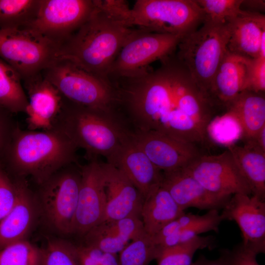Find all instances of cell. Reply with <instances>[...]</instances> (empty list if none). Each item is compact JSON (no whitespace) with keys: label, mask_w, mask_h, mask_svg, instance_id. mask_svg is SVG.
Returning <instances> with one entry per match:
<instances>
[{"label":"cell","mask_w":265,"mask_h":265,"mask_svg":"<svg viewBox=\"0 0 265 265\" xmlns=\"http://www.w3.org/2000/svg\"><path fill=\"white\" fill-rule=\"evenodd\" d=\"M86 21L59 48L57 59L68 60L104 80L133 28L112 17L94 0Z\"/></svg>","instance_id":"obj_3"},{"label":"cell","mask_w":265,"mask_h":265,"mask_svg":"<svg viewBox=\"0 0 265 265\" xmlns=\"http://www.w3.org/2000/svg\"><path fill=\"white\" fill-rule=\"evenodd\" d=\"M238 120L242 130V139L253 140L265 126V97L264 92L244 90L226 109Z\"/></svg>","instance_id":"obj_24"},{"label":"cell","mask_w":265,"mask_h":265,"mask_svg":"<svg viewBox=\"0 0 265 265\" xmlns=\"http://www.w3.org/2000/svg\"><path fill=\"white\" fill-rule=\"evenodd\" d=\"M78 148L61 130H24L19 126L0 157L13 178L30 177L42 184L63 167L78 162Z\"/></svg>","instance_id":"obj_2"},{"label":"cell","mask_w":265,"mask_h":265,"mask_svg":"<svg viewBox=\"0 0 265 265\" xmlns=\"http://www.w3.org/2000/svg\"><path fill=\"white\" fill-rule=\"evenodd\" d=\"M130 134L151 161L163 172L184 168L200 155L195 144L157 132L137 131Z\"/></svg>","instance_id":"obj_14"},{"label":"cell","mask_w":265,"mask_h":265,"mask_svg":"<svg viewBox=\"0 0 265 265\" xmlns=\"http://www.w3.org/2000/svg\"><path fill=\"white\" fill-rule=\"evenodd\" d=\"M191 265H229L227 251H224L220 257L214 260L208 259L201 256Z\"/></svg>","instance_id":"obj_42"},{"label":"cell","mask_w":265,"mask_h":265,"mask_svg":"<svg viewBox=\"0 0 265 265\" xmlns=\"http://www.w3.org/2000/svg\"><path fill=\"white\" fill-rule=\"evenodd\" d=\"M242 6L246 8V9L243 10L262 13L261 11L265 10V0H243L240 8Z\"/></svg>","instance_id":"obj_43"},{"label":"cell","mask_w":265,"mask_h":265,"mask_svg":"<svg viewBox=\"0 0 265 265\" xmlns=\"http://www.w3.org/2000/svg\"><path fill=\"white\" fill-rule=\"evenodd\" d=\"M76 250L80 265H100L104 252L100 249L84 244L76 245Z\"/></svg>","instance_id":"obj_41"},{"label":"cell","mask_w":265,"mask_h":265,"mask_svg":"<svg viewBox=\"0 0 265 265\" xmlns=\"http://www.w3.org/2000/svg\"><path fill=\"white\" fill-rule=\"evenodd\" d=\"M230 36L229 23L206 22L182 37L178 45L175 52L177 58L197 85L208 95L214 75L227 51Z\"/></svg>","instance_id":"obj_5"},{"label":"cell","mask_w":265,"mask_h":265,"mask_svg":"<svg viewBox=\"0 0 265 265\" xmlns=\"http://www.w3.org/2000/svg\"><path fill=\"white\" fill-rule=\"evenodd\" d=\"M80 166L73 163L61 168L39 186L35 194L40 215L53 231L72 234L80 183Z\"/></svg>","instance_id":"obj_7"},{"label":"cell","mask_w":265,"mask_h":265,"mask_svg":"<svg viewBox=\"0 0 265 265\" xmlns=\"http://www.w3.org/2000/svg\"><path fill=\"white\" fill-rule=\"evenodd\" d=\"M102 165L106 196L103 222H111L132 216L140 218L144 200L142 194L131 181L114 166L107 162L102 163Z\"/></svg>","instance_id":"obj_16"},{"label":"cell","mask_w":265,"mask_h":265,"mask_svg":"<svg viewBox=\"0 0 265 265\" xmlns=\"http://www.w3.org/2000/svg\"><path fill=\"white\" fill-rule=\"evenodd\" d=\"M246 143L253 144L265 152V126L261 129L253 140Z\"/></svg>","instance_id":"obj_45"},{"label":"cell","mask_w":265,"mask_h":265,"mask_svg":"<svg viewBox=\"0 0 265 265\" xmlns=\"http://www.w3.org/2000/svg\"><path fill=\"white\" fill-rule=\"evenodd\" d=\"M243 0H195L204 15L203 23H228L242 10Z\"/></svg>","instance_id":"obj_34"},{"label":"cell","mask_w":265,"mask_h":265,"mask_svg":"<svg viewBox=\"0 0 265 265\" xmlns=\"http://www.w3.org/2000/svg\"><path fill=\"white\" fill-rule=\"evenodd\" d=\"M223 220L224 217L218 210L208 211L203 215L200 221L180 231L165 237L155 243L160 247L172 246L186 242L202 233L212 231L217 233L219 226Z\"/></svg>","instance_id":"obj_30"},{"label":"cell","mask_w":265,"mask_h":265,"mask_svg":"<svg viewBox=\"0 0 265 265\" xmlns=\"http://www.w3.org/2000/svg\"><path fill=\"white\" fill-rule=\"evenodd\" d=\"M175 52L155 70L114 80L117 110L131 132L155 131L195 144L206 139L218 107Z\"/></svg>","instance_id":"obj_1"},{"label":"cell","mask_w":265,"mask_h":265,"mask_svg":"<svg viewBox=\"0 0 265 265\" xmlns=\"http://www.w3.org/2000/svg\"><path fill=\"white\" fill-rule=\"evenodd\" d=\"M182 37L139 28L133 29L111 67L109 80L145 74L151 63L175 53Z\"/></svg>","instance_id":"obj_10"},{"label":"cell","mask_w":265,"mask_h":265,"mask_svg":"<svg viewBox=\"0 0 265 265\" xmlns=\"http://www.w3.org/2000/svg\"><path fill=\"white\" fill-rule=\"evenodd\" d=\"M97 4L109 15L132 27V8L124 0H96Z\"/></svg>","instance_id":"obj_37"},{"label":"cell","mask_w":265,"mask_h":265,"mask_svg":"<svg viewBox=\"0 0 265 265\" xmlns=\"http://www.w3.org/2000/svg\"><path fill=\"white\" fill-rule=\"evenodd\" d=\"M94 8V0H40L35 18L26 28L59 48L86 21Z\"/></svg>","instance_id":"obj_11"},{"label":"cell","mask_w":265,"mask_h":265,"mask_svg":"<svg viewBox=\"0 0 265 265\" xmlns=\"http://www.w3.org/2000/svg\"><path fill=\"white\" fill-rule=\"evenodd\" d=\"M40 0H0V29L27 27L35 18Z\"/></svg>","instance_id":"obj_28"},{"label":"cell","mask_w":265,"mask_h":265,"mask_svg":"<svg viewBox=\"0 0 265 265\" xmlns=\"http://www.w3.org/2000/svg\"><path fill=\"white\" fill-rule=\"evenodd\" d=\"M18 127L13 114L0 106V157Z\"/></svg>","instance_id":"obj_39"},{"label":"cell","mask_w":265,"mask_h":265,"mask_svg":"<svg viewBox=\"0 0 265 265\" xmlns=\"http://www.w3.org/2000/svg\"><path fill=\"white\" fill-rule=\"evenodd\" d=\"M159 250L146 233L129 243L118 255L119 265H149L156 260Z\"/></svg>","instance_id":"obj_31"},{"label":"cell","mask_w":265,"mask_h":265,"mask_svg":"<svg viewBox=\"0 0 265 265\" xmlns=\"http://www.w3.org/2000/svg\"><path fill=\"white\" fill-rule=\"evenodd\" d=\"M62 131L87 158L108 159L129 137L130 132L118 114L80 106L64 99L54 127Z\"/></svg>","instance_id":"obj_4"},{"label":"cell","mask_w":265,"mask_h":265,"mask_svg":"<svg viewBox=\"0 0 265 265\" xmlns=\"http://www.w3.org/2000/svg\"><path fill=\"white\" fill-rule=\"evenodd\" d=\"M184 212L168 191L160 185L144 199L140 218L145 233L152 238Z\"/></svg>","instance_id":"obj_25"},{"label":"cell","mask_w":265,"mask_h":265,"mask_svg":"<svg viewBox=\"0 0 265 265\" xmlns=\"http://www.w3.org/2000/svg\"><path fill=\"white\" fill-rule=\"evenodd\" d=\"M100 265H119L118 255L116 254L104 253L100 262Z\"/></svg>","instance_id":"obj_44"},{"label":"cell","mask_w":265,"mask_h":265,"mask_svg":"<svg viewBox=\"0 0 265 265\" xmlns=\"http://www.w3.org/2000/svg\"><path fill=\"white\" fill-rule=\"evenodd\" d=\"M59 47L28 28L0 29V58L22 82L42 73L57 58Z\"/></svg>","instance_id":"obj_9"},{"label":"cell","mask_w":265,"mask_h":265,"mask_svg":"<svg viewBox=\"0 0 265 265\" xmlns=\"http://www.w3.org/2000/svg\"><path fill=\"white\" fill-rule=\"evenodd\" d=\"M27 105L20 76L0 58V106L14 114L25 113Z\"/></svg>","instance_id":"obj_27"},{"label":"cell","mask_w":265,"mask_h":265,"mask_svg":"<svg viewBox=\"0 0 265 265\" xmlns=\"http://www.w3.org/2000/svg\"><path fill=\"white\" fill-rule=\"evenodd\" d=\"M132 20L139 28L184 37L203 24L204 15L195 0H137Z\"/></svg>","instance_id":"obj_8"},{"label":"cell","mask_w":265,"mask_h":265,"mask_svg":"<svg viewBox=\"0 0 265 265\" xmlns=\"http://www.w3.org/2000/svg\"><path fill=\"white\" fill-rule=\"evenodd\" d=\"M41 265H80L76 245L60 239H49L41 248Z\"/></svg>","instance_id":"obj_35"},{"label":"cell","mask_w":265,"mask_h":265,"mask_svg":"<svg viewBox=\"0 0 265 265\" xmlns=\"http://www.w3.org/2000/svg\"><path fill=\"white\" fill-rule=\"evenodd\" d=\"M22 82L28 100L25 111L27 130L53 129L61 111L63 97L42 73Z\"/></svg>","instance_id":"obj_17"},{"label":"cell","mask_w":265,"mask_h":265,"mask_svg":"<svg viewBox=\"0 0 265 265\" xmlns=\"http://www.w3.org/2000/svg\"><path fill=\"white\" fill-rule=\"evenodd\" d=\"M184 168L207 191L217 196L251 195L248 183L228 149L217 155H200Z\"/></svg>","instance_id":"obj_12"},{"label":"cell","mask_w":265,"mask_h":265,"mask_svg":"<svg viewBox=\"0 0 265 265\" xmlns=\"http://www.w3.org/2000/svg\"><path fill=\"white\" fill-rule=\"evenodd\" d=\"M221 213L225 220L238 225L242 244L257 255L265 251V202L254 195L235 194Z\"/></svg>","instance_id":"obj_15"},{"label":"cell","mask_w":265,"mask_h":265,"mask_svg":"<svg viewBox=\"0 0 265 265\" xmlns=\"http://www.w3.org/2000/svg\"><path fill=\"white\" fill-rule=\"evenodd\" d=\"M146 233L140 217L132 216L111 222H103L84 236L85 245L104 253L119 254L136 238Z\"/></svg>","instance_id":"obj_22"},{"label":"cell","mask_w":265,"mask_h":265,"mask_svg":"<svg viewBox=\"0 0 265 265\" xmlns=\"http://www.w3.org/2000/svg\"><path fill=\"white\" fill-rule=\"evenodd\" d=\"M212 236H197L177 245L159 247L156 259L158 265H191L194 254L199 249L211 247L214 243Z\"/></svg>","instance_id":"obj_29"},{"label":"cell","mask_w":265,"mask_h":265,"mask_svg":"<svg viewBox=\"0 0 265 265\" xmlns=\"http://www.w3.org/2000/svg\"><path fill=\"white\" fill-rule=\"evenodd\" d=\"M17 187L16 203L0 225V249L16 241L26 239L40 215L35 194L25 178H13Z\"/></svg>","instance_id":"obj_19"},{"label":"cell","mask_w":265,"mask_h":265,"mask_svg":"<svg viewBox=\"0 0 265 265\" xmlns=\"http://www.w3.org/2000/svg\"><path fill=\"white\" fill-rule=\"evenodd\" d=\"M247 90L256 92L265 91V58L251 59L248 71Z\"/></svg>","instance_id":"obj_38"},{"label":"cell","mask_w":265,"mask_h":265,"mask_svg":"<svg viewBox=\"0 0 265 265\" xmlns=\"http://www.w3.org/2000/svg\"><path fill=\"white\" fill-rule=\"evenodd\" d=\"M229 265H259L257 254L245 247L242 243L237 245L232 251H227Z\"/></svg>","instance_id":"obj_40"},{"label":"cell","mask_w":265,"mask_h":265,"mask_svg":"<svg viewBox=\"0 0 265 265\" xmlns=\"http://www.w3.org/2000/svg\"><path fill=\"white\" fill-rule=\"evenodd\" d=\"M80 166V183L72 234L84 236L102 223L106 207L104 178L102 163L97 157L89 159Z\"/></svg>","instance_id":"obj_13"},{"label":"cell","mask_w":265,"mask_h":265,"mask_svg":"<svg viewBox=\"0 0 265 265\" xmlns=\"http://www.w3.org/2000/svg\"><path fill=\"white\" fill-rule=\"evenodd\" d=\"M106 162L121 171L141 192L144 199L161 185L162 172L133 141L131 134Z\"/></svg>","instance_id":"obj_18"},{"label":"cell","mask_w":265,"mask_h":265,"mask_svg":"<svg viewBox=\"0 0 265 265\" xmlns=\"http://www.w3.org/2000/svg\"><path fill=\"white\" fill-rule=\"evenodd\" d=\"M230 36L227 50L250 59L260 56L262 37L265 34V15L242 10L229 23Z\"/></svg>","instance_id":"obj_23"},{"label":"cell","mask_w":265,"mask_h":265,"mask_svg":"<svg viewBox=\"0 0 265 265\" xmlns=\"http://www.w3.org/2000/svg\"><path fill=\"white\" fill-rule=\"evenodd\" d=\"M251 60L227 51L209 92L218 108L227 109L239 93L246 90Z\"/></svg>","instance_id":"obj_21"},{"label":"cell","mask_w":265,"mask_h":265,"mask_svg":"<svg viewBox=\"0 0 265 265\" xmlns=\"http://www.w3.org/2000/svg\"><path fill=\"white\" fill-rule=\"evenodd\" d=\"M207 135L215 143L229 147L241 138L242 130L237 118L226 112L215 116L207 128Z\"/></svg>","instance_id":"obj_32"},{"label":"cell","mask_w":265,"mask_h":265,"mask_svg":"<svg viewBox=\"0 0 265 265\" xmlns=\"http://www.w3.org/2000/svg\"><path fill=\"white\" fill-rule=\"evenodd\" d=\"M42 74L67 101L106 113L117 114L116 90L111 82L62 59H56Z\"/></svg>","instance_id":"obj_6"},{"label":"cell","mask_w":265,"mask_h":265,"mask_svg":"<svg viewBox=\"0 0 265 265\" xmlns=\"http://www.w3.org/2000/svg\"><path fill=\"white\" fill-rule=\"evenodd\" d=\"M161 186L168 191L180 208L184 211L189 208L219 211L224 208L230 199L210 193L184 168L162 172Z\"/></svg>","instance_id":"obj_20"},{"label":"cell","mask_w":265,"mask_h":265,"mask_svg":"<svg viewBox=\"0 0 265 265\" xmlns=\"http://www.w3.org/2000/svg\"><path fill=\"white\" fill-rule=\"evenodd\" d=\"M42 250L26 239L0 249V265H41Z\"/></svg>","instance_id":"obj_33"},{"label":"cell","mask_w":265,"mask_h":265,"mask_svg":"<svg viewBox=\"0 0 265 265\" xmlns=\"http://www.w3.org/2000/svg\"><path fill=\"white\" fill-rule=\"evenodd\" d=\"M17 193L15 180L0 163V225L14 207Z\"/></svg>","instance_id":"obj_36"},{"label":"cell","mask_w":265,"mask_h":265,"mask_svg":"<svg viewBox=\"0 0 265 265\" xmlns=\"http://www.w3.org/2000/svg\"><path fill=\"white\" fill-rule=\"evenodd\" d=\"M238 169L248 183L251 195L265 199V152L246 143L228 147Z\"/></svg>","instance_id":"obj_26"}]
</instances>
